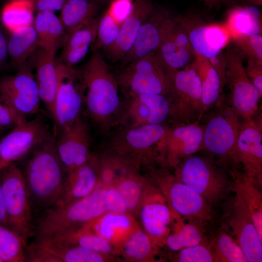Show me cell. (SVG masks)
I'll list each match as a JSON object with an SVG mask.
<instances>
[{
    "label": "cell",
    "instance_id": "1",
    "mask_svg": "<svg viewBox=\"0 0 262 262\" xmlns=\"http://www.w3.org/2000/svg\"><path fill=\"white\" fill-rule=\"evenodd\" d=\"M32 151L23 173L33 213L38 214L57 203L68 172L58 155L53 133Z\"/></svg>",
    "mask_w": 262,
    "mask_h": 262
},
{
    "label": "cell",
    "instance_id": "2",
    "mask_svg": "<svg viewBox=\"0 0 262 262\" xmlns=\"http://www.w3.org/2000/svg\"><path fill=\"white\" fill-rule=\"evenodd\" d=\"M84 87V103L88 116L96 123L107 124L118 109V83L99 50L92 48L89 60L79 70Z\"/></svg>",
    "mask_w": 262,
    "mask_h": 262
},
{
    "label": "cell",
    "instance_id": "3",
    "mask_svg": "<svg viewBox=\"0 0 262 262\" xmlns=\"http://www.w3.org/2000/svg\"><path fill=\"white\" fill-rule=\"evenodd\" d=\"M210 110L203 129V148L228 172L239 169L236 153L240 120L228 102L221 97Z\"/></svg>",
    "mask_w": 262,
    "mask_h": 262
},
{
    "label": "cell",
    "instance_id": "4",
    "mask_svg": "<svg viewBox=\"0 0 262 262\" xmlns=\"http://www.w3.org/2000/svg\"><path fill=\"white\" fill-rule=\"evenodd\" d=\"M104 186L99 183L88 196L42 212L34 219V237H51L84 226L104 213Z\"/></svg>",
    "mask_w": 262,
    "mask_h": 262
},
{
    "label": "cell",
    "instance_id": "5",
    "mask_svg": "<svg viewBox=\"0 0 262 262\" xmlns=\"http://www.w3.org/2000/svg\"><path fill=\"white\" fill-rule=\"evenodd\" d=\"M175 176L212 205L228 198L232 181L212 158L191 155L175 168Z\"/></svg>",
    "mask_w": 262,
    "mask_h": 262
},
{
    "label": "cell",
    "instance_id": "6",
    "mask_svg": "<svg viewBox=\"0 0 262 262\" xmlns=\"http://www.w3.org/2000/svg\"><path fill=\"white\" fill-rule=\"evenodd\" d=\"M9 228L21 238L24 246L34 235V219L23 172L15 163L0 172Z\"/></svg>",
    "mask_w": 262,
    "mask_h": 262
},
{
    "label": "cell",
    "instance_id": "7",
    "mask_svg": "<svg viewBox=\"0 0 262 262\" xmlns=\"http://www.w3.org/2000/svg\"><path fill=\"white\" fill-rule=\"evenodd\" d=\"M116 77L132 97L146 94L169 96L172 87L171 72L155 53L124 66Z\"/></svg>",
    "mask_w": 262,
    "mask_h": 262
},
{
    "label": "cell",
    "instance_id": "8",
    "mask_svg": "<svg viewBox=\"0 0 262 262\" xmlns=\"http://www.w3.org/2000/svg\"><path fill=\"white\" fill-rule=\"evenodd\" d=\"M158 188L165 196L174 214L200 225L212 220V205L188 186L179 180L175 175L165 170L153 173Z\"/></svg>",
    "mask_w": 262,
    "mask_h": 262
},
{
    "label": "cell",
    "instance_id": "9",
    "mask_svg": "<svg viewBox=\"0 0 262 262\" xmlns=\"http://www.w3.org/2000/svg\"><path fill=\"white\" fill-rule=\"evenodd\" d=\"M169 116L176 124L199 121L203 115L202 88L193 62L171 72Z\"/></svg>",
    "mask_w": 262,
    "mask_h": 262
},
{
    "label": "cell",
    "instance_id": "10",
    "mask_svg": "<svg viewBox=\"0 0 262 262\" xmlns=\"http://www.w3.org/2000/svg\"><path fill=\"white\" fill-rule=\"evenodd\" d=\"M226 84L229 89L227 101L239 117L246 122L254 119L262 95L246 74L242 53L234 47L224 52Z\"/></svg>",
    "mask_w": 262,
    "mask_h": 262
},
{
    "label": "cell",
    "instance_id": "11",
    "mask_svg": "<svg viewBox=\"0 0 262 262\" xmlns=\"http://www.w3.org/2000/svg\"><path fill=\"white\" fill-rule=\"evenodd\" d=\"M57 89L52 112L53 133L68 127L80 117L84 103V87L79 69L56 61Z\"/></svg>",
    "mask_w": 262,
    "mask_h": 262
},
{
    "label": "cell",
    "instance_id": "12",
    "mask_svg": "<svg viewBox=\"0 0 262 262\" xmlns=\"http://www.w3.org/2000/svg\"><path fill=\"white\" fill-rule=\"evenodd\" d=\"M226 200L221 216L222 230L240 246L248 262H262V240L247 208L235 193Z\"/></svg>",
    "mask_w": 262,
    "mask_h": 262
},
{
    "label": "cell",
    "instance_id": "13",
    "mask_svg": "<svg viewBox=\"0 0 262 262\" xmlns=\"http://www.w3.org/2000/svg\"><path fill=\"white\" fill-rule=\"evenodd\" d=\"M178 19V16L170 10L154 7L141 24L131 50L122 60L123 66L155 53Z\"/></svg>",
    "mask_w": 262,
    "mask_h": 262
},
{
    "label": "cell",
    "instance_id": "14",
    "mask_svg": "<svg viewBox=\"0 0 262 262\" xmlns=\"http://www.w3.org/2000/svg\"><path fill=\"white\" fill-rule=\"evenodd\" d=\"M32 68L28 61L16 74L0 79V98L24 116L36 114L41 101Z\"/></svg>",
    "mask_w": 262,
    "mask_h": 262
},
{
    "label": "cell",
    "instance_id": "15",
    "mask_svg": "<svg viewBox=\"0 0 262 262\" xmlns=\"http://www.w3.org/2000/svg\"><path fill=\"white\" fill-rule=\"evenodd\" d=\"M138 212L143 230L156 245L163 246L170 233L174 214L157 186L146 182Z\"/></svg>",
    "mask_w": 262,
    "mask_h": 262
},
{
    "label": "cell",
    "instance_id": "16",
    "mask_svg": "<svg viewBox=\"0 0 262 262\" xmlns=\"http://www.w3.org/2000/svg\"><path fill=\"white\" fill-rule=\"evenodd\" d=\"M52 133L40 119L25 121L15 127L0 139L1 170L32 151Z\"/></svg>",
    "mask_w": 262,
    "mask_h": 262
},
{
    "label": "cell",
    "instance_id": "17",
    "mask_svg": "<svg viewBox=\"0 0 262 262\" xmlns=\"http://www.w3.org/2000/svg\"><path fill=\"white\" fill-rule=\"evenodd\" d=\"M203 129L199 121L167 127L157 146V153L175 168L182 160L203 148Z\"/></svg>",
    "mask_w": 262,
    "mask_h": 262
},
{
    "label": "cell",
    "instance_id": "18",
    "mask_svg": "<svg viewBox=\"0 0 262 262\" xmlns=\"http://www.w3.org/2000/svg\"><path fill=\"white\" fill-rule=\"evenodd\" d=\"M179 22L188 32L195 52L208 59L223 51L231 40L224 23H207L196 16H179Z\"/></svg>",
    "mask_w": 262,
    "mask_h": 262
},
{
    "label": "cell",
    "instance_id": "19",
    "mask_svg": "<svg viewBox=\"0 0 262 262\" xmlns=\"http://www.w3.org/2000/svg\"><path fill=\"white\" fill-rule=\"evenodd\" d=\"M25 247L26 262H97L98 253L50 237H35Z\"/></svg>",
    "mask_w": 262,
    "mask_h": 262
},
{
    "label": "cell",
    "instance_id": "20",
    "mask_svg": "<svg viewBox=\"0 0 262 262\" xmlns=\"http://www.w3.org/2000/svg\"><path fill=\"white\" fill-rule=\"evenodd\" d=\"M236 153L243 171L262 189V124L254 119L241 123Z\"/></svg>",
    "mask_w": 262,
    "mask_h": 262
},
{
    "label": "cell",
    "instance_id": "21",
    "mask_svg": "<svg viewBox=\"0 0 262 262\" xmlns=\"http://www.w3.org/2000/svg\"><path fill=\"white\" fill-rule=\"evenodd\" d=\"M54 135L58 155L67 172L80 167L89 159V131L81 118Z\"/></svg>",
    "mask_w": 262,
    "mask_h": 262
},
{
    "label": "cell",
    "instance_id": "22",
    "mask_svg": "<svg viewBox=\"0 0 262 262\" xmlns=\"http://www.w3.org/2000/svg\"><path fill=\"white\" fill-rule=\"evenodd\" d=\"M151 0H134L132 11L121 24L114 43L104 49L114 63L121 61L131 50L143 21L154 8Z\"/></svg>",
    "mask_w": 262,
    "mask_h": 262
},
{
    "label": "cell",
    "instance_id": "23",
    "mask_svg": "<svg viewBox=\"0 0 262 262\" xmlns=\"http://www.w3.org/2000/svg\"><path fill=\"white\" fill-rule=\"evenodd\" d=\"M112 245L117 253L128 239L140 228L128 213L106 212L83 226Z\"/></svg>",
    "mask_w": 262,
    "mask_h": 262
},
{
    "label": "cell",
    "instance_id": "24",
    "mask_svg": "<svg viewBox=\"0 0 262 262\" xmlns=\"http://www.w3.org/2000/svg\"><path fill=\"white\" fill-rule=\"evenodd\" d=\"M99 184V169L95 159L90 155L87 161L69 172L57 203L62 205L85 197Z\"/></svg>",
    "mask_w": 262,
    "mask_h": 262
},
{
    "label": "cell",
    "instance_id": "25",
    "mask_svg": "<svg viewBox=\"0 0 262 262\" xmlns=\"http://www.w3.org/2000/svg\"><path fill=\"white\" fill-rule=\"evenodd\" d=\"M55 57L38 47L30 60L35 69V78L40 100L50 115L58 85Z\"/></svg>",
    "mask_w": 262,
    "mask_h": 262
},
{
    "label": "cell",
    "instance_id": "26",
    "mask_svg": "<svg viewBox=\"0 0 262 262\" xmlns=\"http://www.w3.org/2000/svg\"><path fill=\"white\" fill-rule=\"evenodd\" d=\"M99 17L66 36L58 61L74 67L84 59L95 41Z\"/></svg>",
    "mask_w": 262,
    "mask_h": 262
},
{
    "label": "cell",
    "instance_id": "27",
    "mask_svg": "<svg viewBox=\"0 0 262 262\" xmlns=\"http://www.w3.org/2000/svg\"><path fill=\"white\" fill-rule=\"evenodd\" d=\"M132 98L130 110L134 119L132 127L144 124H163L169 116V99L166 96L146 94Z\"/></svg>",
    "mask_w": 262,
    "mask_h": 262
},
{
    "label": "cell",
    "instance_id": "28",
    "mask_svg": "<svg viewBox=\"0 0 262 262\" xmlns=\"http://www.w3.org/2000/svg\"><path fill=\"white\" fill-rule=\"evenodd\" d=\"M231 178L232 191L241 199L262 240V193L257 185L239 169L229 172Z\"/></svg>",
    "mask_w": 262,
    "mask_h": 262
},
{
    "label": "cell",
    "instance_id": "29",
    "mask_svg": "<svg viewBox=\"0 0 262 262\" xmlns=\"http://www.w3.org/2000/svg\"><path fill=\"white\" fill-rule=\"evenodd\" d=\"M33 26L39 47L55 56L57 50L62 46L66 36L60 18L54 12H38L34 17Z\"/></svg>",
    "mask_w": 262,
    "mask_h": 262
},
{
    "label": "cell",
    "instance_id": "30",
    "mask_svg": "<svg viewBox=\"0 0 262 262\" xmlns=\"http://www.w3.org/2000/svg\"><path fill=\"white\" fill-rule=\"evenodd\" d=\"M231 38L241 35L262 34V14L255 6H236L228 10L224 23Z\"/></svg>",
    "mask_w": 262,
    "mask_h": 262
},
{
    "label": "cell",
    "instance_id": "31",
    "mask_svg": "<svg viewBox=\"0 0 262 262\" xmlns=\"http://www.w3.org/2000/svg\"><path fill=\"white\" fill-rule=\"evenodd\" d=\"M195 55L193 64L202 88L203 115L219 100L223 87L217 72L209 59L196 53Z\"/></svg>",
    "mask_w": 262,
    "mask_h": 262
},
{
    "label": "cell",
    "instance_id": "32",
    "mask_svg": "<svg viewBox=\"0 0 262 262\" xmlns=\"http://www.w3.org/2000/svg\"><path fill=\"white\" fill-rule=\"evenodd\" d=\"M38 47L33 24L9 33V57L12 66L16 69L30 60Z\"/></svg>",
    "mask_w": 262,
    "mask_h": 262
},
{
    "label": "cell",
    "instance_id": "33",
    "mask_svg": "<svg viewBox=\"0 0 262 262\" xmlns=\"http://www.w3.org/2000/svg\"><path fill=\"white\" fill-rule=\"evenodd\" d=\"M100 2L99 0H67L60 17L66 35L96 18Z\"/></svg>",
    "mask_w": 262,
    "mask_h": 262
},
{
    "label": "cell",
    "instance_id": "34",
    "mask_svg": "<svg viewBox=\"0 0 262 262\" xmlns=\"http://www.w3.org/2000/svg\"><path fill=\"white\" fill-rule=\"evenodd\" d=\"M34 0H8L0 12V20L9 33L33 24Z\"/></svg>",
    "mask_w": 262,
    "mask_h": 262
},
{
    "label": "cell",
    "instance_id": "35",
    "mask_svg": "<svg viewBox=\"0 0 262 262\" xmlns=\"http://www.w3.org/2000/svg\"><path fill=\"white\" fill-rule=\"evenodd\" d=\"M97 253L112 256L117 252L108 241L85 227H80L51 237Z\"/></svg>",
    "mask_w": 262,
    "mask_h": 262
},
{
    "label": "cell",
    "instance_id": "36",
    "mask_svg": "<svg viewBox=\"0 0 262 262\" xmlns=\"http://www.w3.org/2000/svg\"><path fill=\"white\" fill-rule=\"evenodd\" d=\"M167 128L163 124H144L132 127L124 136V144L134 150H151L153 148L157 153L158 145Z\"/></svg>",
    "mask_w": 262,
    "mask_h": 262
},
{
    "label": "cell",
    "instance_id": "37",
    "mask_svg": "<svg viewBox=\"0 0 262 262\" xmlns=\"http://www.w3.org/2000/svg\"><path fill=\"white\" fill-rule=\"evenodd\" d=\"M159 248L150 237L140 228L124 243L119 253L129 262H156Z\"/></svg>",
    "mask_w": 262,
    "mask_h": 262
},
{
    "label": "cell",
    "instance_id": "38",
    "mask_svg": "<svg viewBox=\"0 0 262 262\" xmlns=\"http://www.w3.org/2000/svg\"><path fill=\"white\" fill-rule=\"evenodd\" d=\"M200 224L189 221L183 224L181 220L177 222L173 232L166 237L164 246L173 252L185 247L205 243V237Z\"/></svg>",
    "mask_w": 262,
    "mask_h": 262
},
{
    "label": "cell",
    "instance_id": "39",
    "mask_svg": "<svg viewBox=\"0 0 262 262\" xmlns=\"http://www.w3.org/2000/svg\"><path fill=\"white\" fill-rule=\"evenodd\" d=\"M146 182L135 175L126 174L118 177L112 185L121 195L129 213L132 215L138 212Z\"/></svg>",
    "mask_w": 262,
    "mask_h": 262
},
{
    "label": "cell",
    "instance_id": "40",
    "mask_svg": "<svg viewBox=\"0 0 262 262\" xmlns=\"http://www.w3.org/2000/svg\"><path fill=\"white\" fill-rule=\"evenodd\" d=\"M156 54L170 70L181 69L191 63L196 58L195 52L175 43L167 36Z\"/></svg>",
    "mask_w": 262,
    "mask_h": 262
},
{
    "label": "cell",
    "instance_id": "41",
    "mask_svg": "<svg viewBox=\"0 0 262 262\" xmlns=\"http://www.w3.org/2000/svg\"><path fill=\"white\" fill-rule=\"evenodd\" d=\"M210 244L216 262H248L240 246L223 230L218 232Z\"/></svg>",
    "mask_w": 262,
    "mask_h": 262
},
{
    "label": "cell",
    "instance_id": "42",
    "mask_svg": "<svg viewBox=\"0 0 262 262\" xmlns=\"http://www.w3.org/2000/svg\"><path fill=\"white\" fill-rule=\"evenodd\" d=\"M0 259L2 262H26L25 246L9 228L0 225Z\"/></svg>",
    "mask_w": 262,
    "mask_h": 262
},
{
    "label": "cell",
    "instance_id": "43",
    "mask_svg": "<svg viewBox=\"0 0 262 262\" xmlns=\"http://www.w3.org/2000/svg\"><path fill=\"white\" fill-rule=\"evenodd\" d=\"M121 25L107 10L99 17L96 38L92 48L104 50L112 45L118 36Z\"/></svg>",
    "mask_w": 262,
    "mask_h": 262
},
{
    "label": "cell",
    "instance_id": "44",
    "mask_svg": "<svg viewBox=\"0 0 262 262\" xmlns=\"http://www.w3.org/2000/svg\"><path fill=\"white\" fill-rule=\"evenodd\" d=\"M171 257L173 261L178 262H216L210 244L205 243L176 251Z\"/></svg>",
    "mask_w": 262,
    "mask_h": 262
},
{
    "label": "cell",
    "instance_id": "45",
    "mask_svg": "<svg viewBox=\"0 0 262 262\" xmlns=\"http://www.w3.org/2000/svg\"><path fill=\"white\" fill-rule=\"evenodd\" d=\"M231 40L236 48L248 59L262 63V34L238 36Z\"/></svg>",
    "mask_w": 262,
    "mask_h": 262
},
{
    "label": "cell",
    "instance_id": "46",
    "mask_svg": "<svg viewBox=\"0 0 262 262\" xmlns=\"http://www.w3.org/2000/svg\"><path fill=\"white\" fill-rule=\"evenodd\" d=\"M104 186L103 199L106 212L129 213L126 204L117 190L112 185Z\"/></svg>",
    "mask_w": 262,
    "mask_h": 262
},
{
    "label": "cell",
    "instance_id": "47",
    "mask_svg": "<svg viewBox=\"0 0 262 262\" xmlns=\"http://www.w3.org/2000/svg\"><path fill=\"white\" fill-rule=\"evenodd\" d=\"M26 120L24 116L0 98V127L12 129Z\"/></svg>",
    "mask_w": 262,
    "mask_h": 262
},
{
    "label": "cell",
    "instance_id": "48",
    "mask_svg": "<svg viewBox=\"0 0 262 262\" xmlns=\"http://www.w3.org/2000/svg\"><path fill=\"white\" fill-rule=\"evenodd\" d=\"M134 0H113L107 9L114 18L122 24L131 13Z\"/></svg>",
    "mask_w": 262,
    "mask_h": 262
},
{
    "label": "cell",
    "instance_id": "49",
    "mask_svg": "<svg viewBox=\"0 0 262 262\" xmlns=\"http://www.w3.org/2000/svg\"><path fill=\"white\" fill-rule=\"evenodd\" d=\"M245 69L250 81L262 95V63L248 59Z\"/></svg>",
    "mask_w": 262,
    "mask_h": 262
},
{
    "label": "cell",
    "instance_id": "50",
    "mask_svg": "<svg viewBox=\"0 0 262 262\" xmlns=\"http://www.w3.org/2000/svg\"><path fill=\"white\" fill-rule=\"evenodd\" d=\"M67 0H34L35 11H55L61 10Z\"/></svg>",
    "mask_w": 262,
    "mask_h": 262
},
{
    "label": "cell",
    "instance_id": "51",
    "mask_svg": "<svg viewBox=\"0 0 262 262\" xmlns=\"http://www.w3.org/2000/svg\"><path fill=\"white\" fill-rule=\"evenodd\" d=\"M8 41V35L0 26V69L4 66L9 57Z\"/></svg>",
    "mask_w": 262,
    "mask_h": 262
},
{
    "label": "cell",
    "instance_id": "52",
    "mask_svg": "<svg viewBox=\"0 0 262 262\" xmlns=\"http://www.w3.org/2000/svg\"><path fill=\"white\" fill-rule=\"evenodd\" d=\"M0 225L9 228L5 200L2 191L0 173Z\"/></svg>",
    "mask_w": 262,
    "mask_h": 262
},
{
    "label": "cell",
    "instance_id": "53",
    "mask_svg": "<svg viewBox=\"0 0 262 262\" xmlns=\"http://www.w3.org/2000/svg\"><path fill=\"white\" fill-rule=\"evenodd\" d=\"M209 7L216 5L220 0H201Z\"/></svg>",
    "mask_w": 262,
    "mask_h": 262
},
{
    "label": "cell",
    "instance_id": "54",
    "mask_svg": "<svg viewBox=\"0 0 262 262\" xmlns=\"http://www.w3.org/2000/svg\"><path fill=\"white\" fill-rule=\"evenodd\" d=\"M245 1L253 6L262 4V0H245Z\"/></svg>",
    "mask_w": 262,
    "mask_h": 262
},
{
    "label": "cell",
    "instance_id": "55",
    "mask_svg": "<svg viewBox=\"0 0 262 262\" xmlns=\"http://www.w3.org/2000/svg\"><path fill=\"white\" fill-rule=\"evenodd\" d=\"M4 130V129H3V128H2L1 127H0V139L2 137L1 135H2V133Z\"/></svg>",
    "mask_w": 262,
    "mask_h": 262
},
{
    "label": "cell",
    "instance_id": "56",
    "mask_svg": "<svg viewBox=\"0 0 262 262\" xmlns=\"http://www.w3.org/2000/svg\"><path fill=\"white\" fill-rule=\"evenodd\" d=\"M231 0H220V2H223V3H228L231 1Z\"/></svg>",
    "mask_w": 262,
    "mask_h": 262
},
{
    "label": "cell",
    "instance_id": "57",
    "mask_svg": "<svg viewBox=\"0 0 262 262\" xmlns=\"http://www.w3.org/2000/svg\"><path fill=\"white\" fill-rule=\"evenodd\" d=\"M100 1H105V2H110L113 0H99Z\"/></svg>",
    "mask_w": 262,
    "mask_h": 262
},
{
    "label": "cell",
    "instance_id": "58",
    "mask_svg": "<svg viewBox=\"0 0 262 262\" xmlns=\"http://www.w3.org/2000/svg\"><path fill=\"white\" fill-rule=\"evenodd\" d=\"M0 262H2L1 260L0 259Z\"/></svg>",
    "mask_w": 262,
    "mask_h": 262
}]
</instances>
